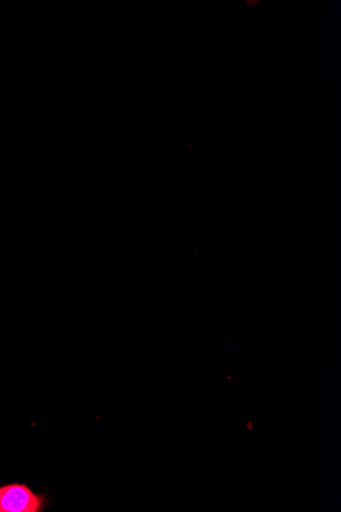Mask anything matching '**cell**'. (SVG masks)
<instances>
[{
    "mask_svg": "<svg viewBox=\"0 0 341 512\" xmlns=\"http://www.w3.org/2000/svg\"><path fill=\"white\" fill-rule=\"evenodd\" d=\"M46 499L26 485L10 484L0 487V512H40Z\"/></svg>",
    "mask_w": 341,
    "mask_h": 512,
    "instance_id": "1",
    "label": "cell"
}]
</instances>
